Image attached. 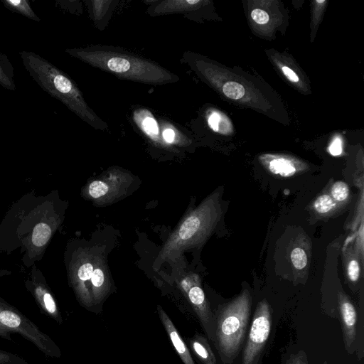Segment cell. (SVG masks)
I'll return each mask as SVG.
<instances>
[{
	"instance_id": "cell-20",
	"label": "cell",
	"mask_w": 364,
	"mask_h": 364,
	"mask_svg": "<svg viewBox=\"0 0 364 364\" xmlns=\"http://www.w3.org/2000/svg\"><path fill=\"white\" fill-rule=\"evenodd\" d=\"M222 90L226 97L233 100L242 98L245 92L244 87L241 84L234 81L225 83Z\"/></svg>"
},
{
	"instance_id": "cell-33",
	"label": "cell",
	"mask_w": 364,
	"mask_h": 364,
	"mask_svg": "<svg viewBox=\"0 0 364 364\" xmlns=\"http://www.w3.org/2000/svg\"><path fill=\"white\" fill-rule=\"evenodd\" d=\"M323 1H318V0L317 1V2H318V3H322V2H323Z\"/></svg>"
},
{
	"instance_id": "cell-5",
	"label": "cell",
	"mask_w": 364,
	"mask_h": 364,
	"mask_svg": "<svg viewBox=\"0 0 364 364\" xmlns=\"http://www.w3.org/2000/svg\"><path fill=\"white\" fill-rule=\"evenodd\" d=\"M272 325V311L265 300L256 307L249 334L243 348L242 364H257L269 338Z\"/></svg>"
},
{
	"instance_id": "cell-11",
	"label": "cell",
	"mask_w": 364,
	"mask_h": 364,
	"mask_svg": "<svg viewBox=\"0 0 364 364\" xmlns=\"http://www.w3.org/2000/svg\"><path fill=\"white\" fill-rule=\"evenodd\" d=\"M188 343L191 350L202 364H216V358L206 337L197 333Z\"/></svg>"
},
{
	"instance_id": "cell-32",
	"label": "cell",
	"mask_w": 364,
	"mask_h": 364,
	"mask_svg": "<svg viewBox=\"0 0 364 364\" xmlns=\"http://www.w3.org/2000/svg\"><path fill=\"white\" fill-rule=\"evenodd\" d=\"M282 71L286 77L291 82H296L299 81V77L296 74L289 68L284 66L282 67Z\"/></svg>"
},
{
	"instance_id": "cell-6",
	"label": "cell",
	"mask_w": 364,
	"mask_h": 364,
	"mask_svg": "<svg viewBox=\"0 0 364 364\" xmlns=\"http://www.w3.org/2000/svg\"><path fill=\"white\" fill-rule=\"evenodd\" d=\"M337 301L344 346L346 351L352 354L357 350V310L349 296L343 291L338 293Z\"/></svg>"
},
{
	"instance_id": "cell-13",
	"label": "cell",
	"mask_w": 364,
	"mask_h": 364,
	"mask_svg": "<svg viewBox=\"0 0 364 364\" xmlns=\"http://www.w3.org/2000/svg\"><path fill=\"white\" fill-rule=\"evenodd\" d=\"M134 120L139 128L148 136L155 137L159 134L157 122L148 110L139 109L135 112Z\"/></svg>"
},
{
	"instance_id": "cell-21",
	"label": "cell",
	"mask_w": 364,
	"mask_h": 364,
	"mask_svg": "<svg viewBox=\"0 0 364 364\" xmlns=\"http://www.w3.org/2000/svg\"><path fill=\"white\" fill-rule=\"evenodd\" d=\"M92 4V12L95 19L97 21H100V19L102 18L108 9L110 8L111 4L114 1H91Z\"/></svg>"
},
{
	"instance_id": "cell-24",
	"label": "cell",
	"mask_w": 364,
	"mask_h": 364,
	"mask_svg": "<svg viewBox=\"0 0 364 364\" xmlns=\"http://www.w3.org/2000/svg\"><path fill=\"white\" fill-rule=\"evenodd\" d=\"M354 248L360 259L363 261V220L360 222Z\"/></svg>"
},
{
	"instance_id": "cell-9",
	"label": "cell",
	"mask_w": 364,
	"mask_h": 364,
	"mask_svg": "<svg viewBox=\"0 0 364 364\" xmlns=\"http://www.w3.org/2000/svg\"><path fill=\"white\" fill-rule=\"evenodd\" d=\"M155 3L148 9L149 14L153 16L193 10L201 3V1L167 0L156 1Z\"/></svg>"
},
{
	"instance_id": "cell-26",
	"label": "cell",
	"mask_w": 364,
	"mask_h": 364,
	"mask_svg": "<svg viewBox=\"0 0 364 364\" xmlns=\"http://www.w3.org/2000/svg\"><path fill=\"white\" fill-rule=\"evenodd\" d=\"M252 18L259 24H264L269 21V17L268 14L264 10L256 9L252 10L251 13Z\"/></svg>"
},
{
	"instance_id": "cell-23",
	"label": "cell",
	"mask_w": 364,
	"mask_h": 364,
	"mask_svg": "<svg viewBox=\"0 0 364 364\" xmlns=\"http://www.w3.org/2000/svg\"><path fill=\"white\" fill-rule=\"evenodd\" d=\"M0 364H28V363L15 354L0 350Z\"/></svg>"
},
{
	"instance_id": "cell-25",
	"label": "cell",
	"mask_w": 364,
	"mask_h": 364,
	"mask_svg": "<svg viewBox=\"0 0 364 364\" xmlns=\"http://www.w3.org/2000/svg\"><path fill=\"white\" fill-rule=\"evenodd\" d=\"M286 364H309L308 357L304 350H301L291 354L286 361Z\"/></svg>"
},
{
	"instance_id": "cell-31",
	"label": "cell",
	"mask_w": 364,
	"mask_h": 364,
	"mask_svg": "<svg viewBox=\"0 0 364 364\" xmlns=\"http://www.w3.org/2000/svg\"><path fill=\"white\" fill-rule=\"evenodd\" d=\"M162 136L167 143H173L176 138V133L173 129L166 128L164 129Z\"/></svg>"
},
{
	"instance_id": "cell-34",
	"label": "cell",
	"mask_w": 364,
	"mask_h": 364,
	"mask_svg": "<svg viewBox=\"0 0 364 364\" xmlns=\"http://www.w3.org/2000/svg\"><path fill=\"white\" fill-rule=\"evenodd\" d=\"M321 364H328V363L326 361H324L323 363Z\"/></svg>"
},
{
	"instance_id": "cell-7",
	"label": "cell",
	"mask_w": 364,
	"mask_h": 364,
	"mask_svg": "<svg viewBox=\"0 0 364 364\" xmlns=\"http://www.w3.org/2000/svg\"><path fill=\"white\" fill-rule=\"evenodd\" d=\"M157 312L173 348L183 364H195L188 347L183 341L170 317L160 306L157 307Z\"/></svg>"
},
{
	"instance_id": "cell-1",
	"label": "cell",
	"mask_w": 364,
	"mask_h": 364,
	"mask_svg": "<svg viewBox=\"0 0 364 364\" xmlns=\"http://www.w3.org/2000/svg\"><path fill=\"white\" fill-rule=\"evenodd\" d=\"M65 52L92 67L127 80L154 85L180 80L178 76L155 62L109 46L69 48Z\"/></svg>"
},
{
	"instance_id": "cell-8",
	"label": "cell",
	"mask_w": 364,
	"mask_h": 364,
	"mask_svg": "<svg viewBox=\"0 0 364 364\" xmlns=\"http://www.w3.org/2000/svg\"><path fill=\"white\" fill-rule=\"evenodd\" d=\"M346 278L352 290L355 291L361 277V264L363 261L355 251L354 246L346 247L343 253Z\"/></svg>"
},
{
	"instance_id": "cell-22",
	"label": "cell",
	"mask_w": 364,
	"mask_h": 364,
	"mask_svg": "<svg viewBox=\"0 0 364 364\" xmlns=\"http://www.w3.org/2000/svg\"><path fill=\"white\" fill-rule=\"evenodd\" d=\"M108 186L101 181H94L89 187V193L97 198L105 196L108 192Z\"/></svg>"
},
{
	"instance_id": "cell-10",
	"label": "cell",
	"mask_w": 364,
	"mask_h": 364,
	"mask_svg": "<svg viewBox=\"0 0 364 364\" xmlns=\"http://www.w3.org/2000/svg\"><path fill=\"white\" fill-rule=\"evenodd\" d=\"M264 165L271 173L281 178L291 177L303 171L296 161L282 156H273Z\"/></svg>"
},
{
	"instance_id": "cell-15",
	"label": "cell",
	"mask_w": 364,
	"mask_h": 364,
	"mask_svg": "<svg viewBox=\"0 0 364 364\" xmlns=\"http://www.w3.org/2000/svg\"><path fill=\"white\" fill-rule=\"evenodd\" d=\"M14 67L8 57L0 52V85L10 91L16 90Z\"/></svg>"
},
{
	"instance_id": "cell-27",
	"label": "cell",
	"mask_w": 364,
	"mask_h": 364,
	"mask_svg": "<svg viewBox=\"0 0 364 364\" xmlns=\"http://www.w3.org/2000/svg\"><path fill=\"white\" fill-rule=\"evenodd\" d=\"M93 272V267L90 263L82 264L78 269V277L82 281L91 279Z\"/></svg>"
},
{
	"instance_id": "cell-3",
	"label": "cell",
	"mask_w": 364,
	"mask_h": 364,
	"mask_svg": "<svg viewBox=\"0 0 364 364\" xmlns=\"http://www.w3.org/2000/svg\"><path fill=\"white\" fill-rule=\"evenodd\" d=\"M252 307V296L244 289L239 295L213 313L215 341L223 364H231L238 355L246 337Z\"/></svg>"
},
{
	"instance_id": "cell-19",
	"label": "cell",
	"mask_w": 364,
	"mask_h": 364,
	"mask_svg": "<svg viewBox=\"0 0 364 364\" xmlns=\"http://www.w3.org/2000/svg\"><path fill=\"white\" fill-rule=\"evenodd\" d=\"M50 235V227L44 223H38L33 229L32 242L36 247H42L48 242Z\"/></svg>"
},
{
	"instance_id": "cell-4",
	"label": "cell",
	"mask_w": 364,
	"mask_h": 364,
	"mask_svg": "<svg viewBox=\"0 0 364 364\" xmlns=\"http://www.w3.org/2000/svg\"><path fill=\"white\" fill-rule=\"evenodd\" d=\"M13 333L31 341L47 356L56 358L61 356L58 346L34 323L18 311L0 304V337L11 341L10 334Z\"/></svg>"
},
{
	"instance_id": "cell-16",
	"label": "cell",
	"mask_w": 364,
	"mask_h": 364,
	"mask_svg": "<svg viewBox=\"0 0 364 364\" xmlns=\"http://www.w3.org/2000/svg\"><path fill=\"white\" fill-rule=\"evenodd\" d=\"M312 207L317 214L322 216H329L334 213L340 206L328 193H323L315 198Z\"/></svg>"
},
{
	"instance_id": "cell-2",
	"label": "cell",
	"mask_w": 364,
	"mask_h": 364,
	"mask_svg": "<svg viewBox=\"0 0 364 364\" xmlns=\"http://www.w3.org/2000/svg\"><path fill=\"white\" fill-rule=\"evenodd\" d=\"M29 75L52 97L95 129L105 131L107 124L88 106L75 82L63 70L42 56L31 51L19 53Z\"/></svg>"
},
{
	"instance_id": "cell-18",
	"label": "cell",
	"mask_w": 364,
	"mask_h": 364,
	"mask_svg": "<svg viewBox=\"0 0 364 364\" xmlns=\"http://www.w3.org/2000/svg\"><path fill=\"white\" fill-rule=\"evenodd\" d=\"M328 193L339 206L346 204L350 197L348 184L342 181H337L332 184Z\"/></svg>"
},
{
	"instance_id": "cell-30",
	"label": "cell",
	"mask_w": 364,
	"mask_h": 364,
	"mask_svg": "<svg viewBox=\"0 0 364 364\" xmlns=\"http://www.w3.org/2000/svg\"><path fill=\"white\" fill-rule=\"evenodd\" d=\"M329 151L333 156H338L342 153V144L339 138L335 139L329 146Z\"/></svg>"
},
{
	"instance_id": "cell-12",
	"label": "cell",
	"mask_w": 364,
	"mask_h": 364,
	"mask_svg": "<svg viewBox=\"0 0 364 364\" xmlns=\"http://www.w3.org/2000/svg\"><path fill=\"white\" fill-rule=\"evenodd\" d=\"M36 293L40 303V306L45 314L53 318L58 323L62 324V316L58 311L56 303L52 295L49 292L44 291L39 287L36 289Z\"/></svg>"
},
{
	"instance_id": "cell-14",
	"label": "cell",
	"mask_w": 364,
	"mask_h": 364,
	"mask_svg": "<svg viewBox=\"0 0 364 364\" xmlns=\"http://www.w3.org/2000/svg\"><path fill=\"white\" fill-rule=\"evenodd\" d=\"M289 258L294 270H306L309 264L307 246L301 244V242L295 245L290 252Z\"/></svg>"
},
{
	"instance_id": "cell-28",
	"label": "cell",
	"mask_w": 364,
	"mask_h": 364,
	"mask_svg": "<svg viewBox=\"0 0 364 364\" xmlns=\"http://www.w3.org/2000/svg\"><path fill=\"white\" fill-rule=\"evenodd\" d=\"M105 282L104 273L100 269L93 270L91 282L95 288H101Z\"/></svg>"
},
{
	"instance_id": "cell-29",
	"label": "cell",
	"mask_w": 364,
	"mask_h": 364,
	"mask_svg": "<svg viewBox=\"0 0 364 364\" xmlns=\"http://www.w3.org/2000/svg\"><path fill=\"white\" fill-rule=\"evenodd\" d=\"M220 121V117L217 112H213L210 114L208 119L209 127L215 132H218L219 130Z\"/></svg>"
},
{
	"instance_id": "cell-17",
	"label": "cell",
	"mask_w": 364,
	"mask_h": 364,
	"mask_svg": "<svg viewBox=\"0 0 364 364\" xmlns=\"http://www.w3.org/2000/svg\"><path fill=\"white\" fill-rule=\"evenodd\" d=\"M4 6L9 10L23 15L31 20L39 22L40 18L31 9L29 1L26 0H3Z\"/></svg>"
}]
</instances>
